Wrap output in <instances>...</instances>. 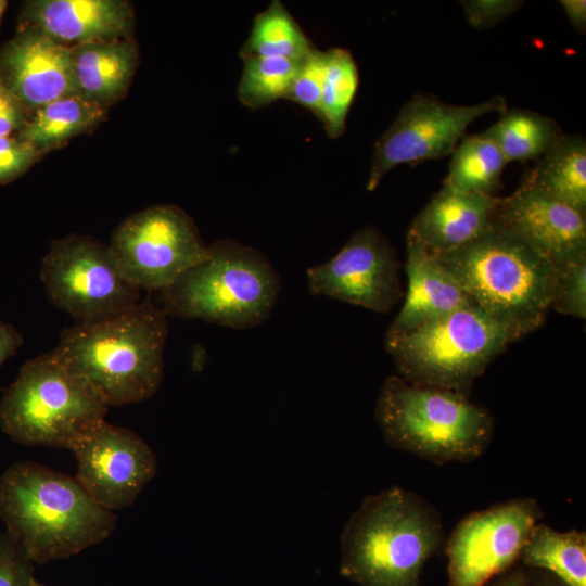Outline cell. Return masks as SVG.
Here are the masks:
<instances>
[{
    "label": "cell",
    "instance_id": "14",
    "mask_svg": "<svg viewBox=\"0 0 586 586\" xmlns=\"http://www.w3.org/2000/svg\"><path fill=\"white\" fill-rule=\"evenodd\" d=\"M77 462L76 481L103 508L131 506L157 472V460L135 431L105 420L71 450Z\"/></svg>",
    "mask_w": 586,
    "mask_h": 586
},
{
    "label": "cell",
    "instance_id": "19",
    "mask_svg": "<svg viewBox=\"0 0 586 586\" xmlns=\"http://www.w3.org/2000/svg\"><path fill=\"white\" fill-rule=\"evenodd\" d=\"M408 289L403 306L390 324L385 343L466 306L471 296L417 241L406 237Z\"/></svg>",
    "mask_w": 586,
    "mask_h": 586
},
{
    "label": "cell",
    "instance_id": "10",
    "mask_svg": "<svg viewBox=\"0 0 586 586\" xmlns=\"http://www.w3.org/2000/svg\"><path fill=\"white\" fill-rule=\"evenodd\" d=\"M109 247L124 277L148 292L167 288L208 255L193 219L174 204L131 214L114 230Z\"/></svg>",
    "mask_w": 586,
    "mask_h": 586
},
{
    "label": "cell",
    "instance_id": "5",
    "mask_svg": "<svg viewBox=\"0 0 586 586\" xmlns=\"http://www.w3.org/2000/svg\"><path fill=\"white\" fill-rule=\"evenodd\" d=\"M281 280L259 250L222 239L208 255L157 292L167 316L199 319L233 329H251L272 313Z\"/></svg>",
    "mask_w": 586,
    "mask_h": 586
},
{
    "label": "cell",
    "instance_id": "24",
    "mask_svg": "<svg viewBox=\"0 0 586 586\" xmlns=\"http://www.w3.org/2000/svg\"><path fill=\"white\" fill-rule=\"evenodd\" d=\"M450 155L442 184L492 196L502 188V174L508 162L487 129L463 136Z\"/></svg>",
    "mask_w": 586,
    "mask_h": 586
},
{
    "label": "cell",
    "instance_id": "26",
    "mask_svg": "<svg viewBox=\"0 0 586 586\" xmlns=\"http://www.w3.org/2000/svg\"><path fill=\"white\" fill-rule=\"evenodd\" d=\"M315 48L280 1H272L253 23L241 58H284L302 62Z\"/></svg>",
    "mask_w": 586,
    "mask_h": 586
},
{
    "label": "cell",
    "instance_id": "28",
    "mask_svg": "<svg viewBox=\"0 0 586 586\" xmlns=\"http://www.w3.org/2000/svg\"><path fill=\"white\" fill-rule=\"evenodd\" d=\"M238 86L240 102L252 110L262 109L286 97L301 62L284 58H243Z\"/></svg>",
    "mask_w": 586,
    "mask_h": 586
},
{
    "label": "cell",
    "instance_id": "21",
    "mask_svg": "<svg viewBox=\"0 0 586 586\" xmlns=\"http://www.w3.org/2000/svg\"><path fill=\"white\" fill-rule=\"evenodd\" d=\"M520 184L586 214L585 139L563 135L552 149L524 173Z\"/></svg>",
    "mask_w": 586,
    "mask_h": 586
},
{
    "label": "cell",
    "instance_id": "33",
    "mask_svg": "<svg viewBox=\"0 0 586 586\" xmlns=\"http://www.w3.org/2000/svg\"><path fill=\"white\" fill-rule=\"evenodd\" d=\"M467 23L475 28H491L504 21L523 4L520 0H462Z\"/></svg>",
    "mask_w": 586,
    "mask_h": 586
},
{
    "label": "cell",
    "instance_id": "32",
    "mask_svg": "<svg viewBox=\"0 0 586 586\" xmlns=\"http://www.w3.org/2000/svg\"><path fill=\"white\" fill-rule=\"evenodd\" d=\"M42 155L17 135L0 137V184L12 181L24 174Z\"/></svg>",
    "mask_w": 586,
    "mask_h": 586
},
{
    "label": "cell",
    "instance_id": "35",
    "mask_svg": "<svg viewBox=\"0 0 586 586\" xmlns=\"http://www.w3.org/2000/svg\"><path fill=\"white\" fill-rule=\"evenodd\" d=\"M22 344L23 336L17 329L0 320V366L15 355Z\"/></svg>",
    "mask_w": 586,
    "mask_h": 586
},
{
    "label": "cell",
    "instance_id": "25",
    "mask_svg": "<svg viewBox=\"0 0 586 586\" xmlns=\"http://www.w3.org/2000/svg\"><path fill=\"white\" fill-rule=\"evenodd\" d=\"M487 130L508 163L538 160L564 135L552 118L524 109H507Z\"/></svg>",
    "mask_w": 586,
    "mask_h": 586
},
{
    "label": "cell",
    "instance_id": "11",
    "mask_svg": "<svg viewBox=\"0 0 586 586\" xmlns=\"http://www.w3.org/2000/svg\"><path fill=\"white\" fill-rule=\"evenodd\" d=\"M506 110L507 102L500 95L479 104L455 105L433 94L415 93L375 141L366 189L375 190L398 165H417L450 155L474 119Z\"/></svg>",
    "mask_w": 586,
    "mask_h": 586
},
{
    "label": "cell",
    "instance_id": "37",
    "mask_svg": "<svg viewBox=\"0 0 586 586\" xmlns=\"http://www.w3.org/2000/svg\"><path fill=\"white\" fill-rule=\"evenodd\" d=\"M491 582L486 586H530V579L521 569L512 570L508 574Z\"/></svg>",
    "mask_w": 586,
    "mask_h": 586
},
{
    "label": "cell",
    "instance_id": "1",
    "mask_svg": "<svg viewBox=\"0 0 586 586\" xmlns=\"http://www.w3.org/2000/svg\"><path fill=\"white\" fill-rule=\"evenodd\" d=\"M0 519L35 564L95 546L117 524L114 511L97 504L75 477L35 461H17L0 476Z\"/></svg>",
    "mask_w": 586,
    "mask_h": 586
},
{
    "label": "cell",
    "instance_id": "4",
    "mask_svg": "<svg viewBox=\"0 0 586 586\" xmlns=\"http://www.w3.org/2000/svg\"><path fill=\"white\" fill-rule=\"evenodd\" d=\"M433 257L514 341L545 321L555 267L514 234L491 226L467 244Z\"/></svg>",
    "mask_w": 586,
    "mask_h": 586
},
{
    "label": "cell",
    "instance_id": "30",
    "mask_svg": "<svg viewBox=\"0 0 586 586\" xmlns=\"http://www.w3.org/2000/svg\"><path fill=\"white\" fill-rule=\"evenodd\" d=\"M326 72L324 51L315 49L300 64L285 99L320 116Z\"/></svg>",
    "mask_w": 586,
    "mask_h": 586
},
{
    "label": "cell",
    "instance_id": "3",
    "mask_svg": "<svg viewBox=\"0 0 586 586\" xmlns=\"http://www.w3.org/2000/svg\"><path fill=\"white\" fill-rule=\"evenodd\" d=\"M445 537L441 513L398 486L367 496L341 535L340 574L359 586H419Z\"/></svg>",
    "mask_w": 586,
    "mask_h": 586
},
{
    "label": "cell",
    "instance_id": "34",
    "mask_svg": "<svg viewBox=\"0 0 586 586\" xmlns=\"http://www.w3.org/2000/svg\"><path fill=\"white\" fill-rule=\"evenodd\" d=\"M28 113L0 79V137L17 135L25 125Z\"/></svg>",
    "mask_w": 586,
    "mask_h": 586
},
{
    "label": "cell",
    "instance_id": "18",
    "mask_svg": "<svg viewBox=\"0 0 586 586\" xmlns=\"http://www.w3.org/2000/svg\"><path fill=\"white\" fill-rule=\"evenodd\" d=\"M497 199L442 184L417 214L407 237L431 255L451 252L491 228Z\"/></svg>",
    "mask_w": 586,
    "mask_h": 586
},
{
    "label": "cell",
    "instance_id": "7",
    "mask_svg": "<svg viewBox=\"0 0 586 586\" xmlns=\"http://www.w3.org/2000/svg\"><path fill=\"white\" fill-rule=\"evenodd\" d=\"M109 406L51 352L27 360L0 399V429L14 442L72 450Z\"/></svg>",
    "mask_w": 586,
    "mask_h": 586
},
{
    "label": "cell",
    "instance_id": "17",
    "mask_svg": "<svg viewBox=\"0 0 586 586\" xmlns=\"http://www.w3.org/2000/svg\"><path fill=\"white\" fill-rule=\"evenodd\" d=\"M135 15L123 0H33L22 12L23 29L44 34L66 47L129 39Z\"/></svg>",
    "mask_w": 586,
    "mask_h": 586
},
{
    "label": "cell",
    "instance_id": "12",
    "mask_svg": "<svg viewBox=\"0 0 586 586\" xmlns=\"http://www.w3.org/2000/svg\"><path fill=\"white\" fill-rule=\"evenodd\" d=\"M542 518L537 500L530 497L513 498L467 514L445 543L447 586H486L509 571Z\"/></svg>",
    "mask_w": 586,
    "mask_h": 586
},
{
    "label": "cell",
    "instance_id": "20",
    "mask_svg": "<svg viewBox=\"0 0 586 586\" xmlns=\"http://www.w3.org/2000/svg\"><path fill=\"white\" fill-rule=\"evenodd\" d=\"M71 60L80 97L109 109L125 97L139 62L132 38L71 47Z\"/></svg>",
    "mask_w": 586,
    "mask_h": 586
},
{
    "label": "cell",
    "instance_id": "15",
    "mask_svg": "<svg viewBox=\"0 0 586 586\" xmlns=\"http://www.w3.org/2000/svg\"><path fill=\"white\" fill-rule=\"evenodd\" d=\"M492 227L520 238L555 268L586 256V214L522 184L498 196Z\"/></svg>",
    "mask_w": 586,
    "mask_h": 586
},
{
    "label": "cell",
    "instance_id": "38",
    "mask_svg": "<svg viewBox=\"0 0 586 586\" xmlns=\"http://www.w3.org/2000/svg\"><path fill=\"white\" fill-rule=\"evenodd\" d=\"M535 586H568L563 582H561L559 578L551 579V578H543L535 583Z\"/></svg>",
    "mask_w": 586,
    "mask_h": 586
},
{
    "label": "cell",
    "instance_id": "8",
    "mask_svg": "<svg viewBox=\"0 0 586 586\" xmlns=\"http://www.w3.org/2000/svg\"><path fill=\"white\" fill-rule=\"evenodd\" d=\"M512 342L510 332L480 307L466 306L385 347L406 382L469 396L474 381Z\"/></svg>",
    "mask_w": 586,
    "mask_h": 586
},
{
    "label": "cell",
    "instance_id": "23",
    "mask_svg": "<svg viewBox=\"0 0 586 586\" xmlns=\"http://www.w3.org/2000/svg\"><path fill=\"white\" fill-rule=\"evenodd\" d=\"M530 568L543 569L568 586H586V533L559 532L537 523L531 530L520 559Z\"/></svg>",
    "mask_w": 586,
    "mask_h": 586
},
{
    "label": "cell",
    "instance_id": "29",
    "mask_svg": "<svg viewBox=\"0 0 586 586\" xmlns=\"http://www.w3.org/2000/svg\"><path fill=\"white\" fill-rule=\"evenodd\" d=\"M551 308L560 314L586 318V256L555 268Z\"/></svg>",
    "mask_w": 586,
    "mask_h": 586
},
{
    "label": "cell",
    "instance_id": "39",
    "mask_svg": "<svg viewBox=\"0 0 586 586\" xmlns=\"http://www.w3.org/2000/svg\"><path fill=\"white\" fill-rule=\"evenodd\" d=\"M5 7H7V1L0 0V21H1V16L3 14Z\"/></svg>",
    "mask_w": 586,
    "mask_h": 586
},
{
    "label": "cell",
    "instance_id": "6",
    "mask_svg": "<svg viewBox=\"0 0 586 586\" xmlns=\"http://www.w3.org/2000/svg\"><path fill=\"white\" fill-rule=\"evenodd\" d=\"M386 444L436 464L480 458L494 435L486 408L456 392L412 385L391 375L374 408Z\"/></svg>",
    "mask_w": 586,
    "mask_h": 586
},
{
    "label": "cell",
    "instance_id": "13",
    "mask_svg": "<svg viewBox=\"0 0 586 586\" xmlns=\"http://www.w3.org/2000/svg\"><path fill=\"white\" fill-rule=\"evenodd\" d=\"M308 290L377 313L404 297L395 251L375 227L355 232L330 260L306 270Z\"/></svg>",
    "mask_w": 586,
    "mask_h": 586
},
{
    "label": "cell",
    "instance_id": "27",
    "mask_svg": "<svg viewBox=\"0 0 586 586\" xmlns=\"http://www.w3.org/2000/svg\"><path fill=\"white\" fill-rule=\"evenodd\" d=\"M326 72L319 119L331 138L345 130L346 119L357 93L359 75L352 53L342 48L324 51Z\"/></svg>",
    "mask_w": 586,
    "mask_h": 586
},
{
    "label": "cell",
    "instance_id": "16",
    "mask_svg": "<svg viewBox=\"0 0 586 586\" xmlns=\"http://www.w3.org/2000/svg\"><path fill=\"white\" fill-rule=\"evenodd\" d=\"M0 79L31 112L78 94L71 48L34 29H23L0 50Z\"/></svg>",
    "mask_w": 586,
    "mask_h": 586
},
{
    "label": "cell",
    "instance_id": "9",
    "mask_svg": "<svg viewBox=\"0 0 586 586\" xmlns=\"http://www.w3.org/2000/svg\"><path fill=\"white\" fill-rule=\"evenodd\" d=\"M40 278L50 302L78 324L112 318L141 301V291L124 277L109 245L88 235L54 240Z\"/></svg>",
    "mask_w": 586,
    "mask_h": 586
},
{
    "label": "cell",
    "instance_id": "31",
    "mask_svg": "<svg viewBox=\"0 0 586 586\" xmlns=\"http://www.w3.org/2000/svg\"><path fill=\"white\" fill-rule=\"evenodd\" d=\"M35 563L4 532L0 533V586H33Z\"/></svg>",
    "mask_w": 586,
    "mask_h": 586
},
{
    "label": "cell",
    "instance_id": "40",
    "mask_svg": "<svg viewBox=\"0 0 586 586\" xmlns=\"http://www.w3.org/2000/svg\"><path fill=\"white\" fill-rule=\"evenodd\" d=\"M33 586H48V585H46V584H43V583L37 581L36 578H34V581H33Z\"/></svg>",
    "mask_w": 586,
    "mask_h": 586
},
{
    "label": "cell",
    "instance_id": "22",
    "mask_svg": "<svg viewBox=\"0 0 586 586\" xmlns=\"http://www.w3.org/2000/svg\"><path fill=\"white\" fill-rule=\"evenodd\" d=\"M106 112L79 94L61 98L29 112L17 136L46 154L92 131L105 119Z\"/></svg>",
    "mask_w": 586,
    "mask_h": 586
},
{
    "label": "cell",
    "instance_id": "36",
    "mask_svg": "<svg viewBox=\"0 0 586 586\" xmlns=\"http://www.w3.org/2000/svg\"><path fill=\"white\" fill-rule=\"evenodd\" d=\"M569 21L573 27L585 33L586 29V1L585 0H561L560 1Z\"/></svg>",
    "mask_w": 586,
    "mask_h": 586
},
{
    "label": "cell",
    "instance_id": "2",
    "mask_svg": "<svg viewBox=\"0 0 586 586\" xmlns=\"http://www.w3.org/2000/svg\"><path fill=\"white\" fill-rule=\"evenodd\" d=\"M167 315L150 298L102 321L64 329L51 353L109 407L152 397L164 374Z\"/></svg>",
    "mask_w": 586,
    "mask_h": 586
}]
</instances>
